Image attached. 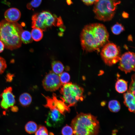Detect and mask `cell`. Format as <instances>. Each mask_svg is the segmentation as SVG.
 <instances>
[{"label":"cell","mask_w":135,"mask_h":135,"mask_svg":"<svg viewBox=\"0 0 135 135\" xmlns=\"http://www.w3.org/2000/svg\"><path fill=\"white\" fill-rule=\"evenodd\" d=\"M19 100L20 104L22 106H26L31 104L32 101V98L29 93L24 92L20 96Z\"/></svg>","instance_id":"9a60e30c"},{"label":"cell","mask_w":135,"mask_h":135,"mask_svg":"<svg viewBox=\"0 0 135 135\" xmlns=\"http://www.w3.org/2000/svg\"><path fill=\"white\" fill-rule=\"evenodd\" d=\"M128 82L122 79L118 80L116 82L115 88L118 92L122 93L126 92L128 89Z\"/></svg>","instance_id":"2e32d148"},{"label":"cell","mask_w":135,"mask_h":135,"mask_svg":"<svg viewBox=\"0 0 135 135\" xmlns=\"http://www.w3.org/2000/svg\"><path fill=\"white\" fill-rule=\"evenodd\" d=\"M44 88L46 91L54 92L58 90L62 85L59 75L52 71L50 72L45 76L42 81Z\"/></svg>","instance_id":"9c48e42d"},{"label":"cell","mask_w":135,"mask_h":135,"mask_svg":"<svg viewBox=\"0 0 135 135\" xmlns=\"http://www.w3.org/2000/svg\"><path fill=\"white\" fill-rule=\"evenodd\" d=\"M135 75L133 74L132 77V81L130 85L129 90H128L135 96Z\"/></svg>","instance_id":"4316f807"},{"label":"cell","mask_w":135,"mask_h":135,"mask_svg":"<svg viewBox=\"0 0 135 135\" xmlns=\"http://www.w3.org/2000/svg\"><path fill=\"white\" fill-rule=\"evenodd\" d=\"M42 0H32L26 6L28 9L30 10L38 7L41 4Z\"/></svg>","instance_id":"cb8c5ba5"},{"label":"cell","mask_w":135,"mask_h":135,"mask_svg":"<svg viewBox=\"0 0 135 135\" xmlns=\"http://www.w3.org/2000/svg\"><path fill=\"white\" fill-rule=\"evenodd\" d=\"M4 47V43L0 40V53L2 52L3 51Z\"/></svg>","instance_id":"f546056e"},{"label":"cell","mask_w":135,"mask_h":135,"mask_svg":"<svg viewBox=\"0 0 135 135\" xmlns=\"http://www.w3.org/2000/svg\"><path fill=\"white\" fill-rule=\"evenodd\" d=\"M32 28H38L43 31L52 26H60L63 22L60 16L57 17L50 12L44 11L34 14L32 18Z\"/></svg>","instance_id":"8992f818"},{"label":"cell","mask_w":135,"mask_h":135,"mask_svg":"<svg viewBox=\"0 0 135 135\" xmlns=\"http://www.w3.org/2000/svg\"><path fill=\"white\" fill-rule=\"evenodd\" d=\"M35 135H48V132L45 126L40 125L39 126Z\"/></svg>","instance_id":"d4e9b609"},{"label":"cell","mask_w":135,"mask_h":135,"mask_svg":"<svg viewBox=\"0 0 135 135\" xmlns=\"http://www.w3.org/2000/svg\"><path fill=\"white\" fill-rule=\"evenodd\" d=\"M122 16L123 18H126L128 17L129 14L127 12H123L122 14Z\"/></svg>","instance_id":"1f68e13d"},{"label":"cell","mask_w":135,"mask_h":135,"mask_svg":"<svg viewBox=\"0 0 135 135\" xmlns=\"http://www.w3.org/2000/svg\"><path fill=\"white\" fill-rule=\"evenodd\" d=\"M51 65L52 72L58 75L62 72L64 70V66L62 63L59 61L53 62Z\"/></svg>","instance_id":"ac0fdd59"},{"label":"cell","mask_w":135,"mask_h":135,"mask_svg":"<svg viewBox=\"0 0 135 135\" xmlns=\"http://www.w3.org/2000/svg\"><path fill=\"white\" fill-rule=\"evenodd\" d=\"M2 99L0 103L1 107L7 110L14 106L15 103V96L12 92V88L10 86L5 88L0 94Z\"/></svg>","instance_id":"7c38bea8"},{"label":"cell","mask_w":135,"mask_h":135,"mask_svg":"<svg viewBox=\"0 0 135 135\" xmlns=\"http://www.w3.org/2000/svg\"><path fill=\"white\" fill-rule=\"evenodd\" d=\"M61 132L62 135H74L72 127L67 125L62 128Z\"/></svg>","instance_id":"484cf974"},{"label":"cell","mask_w":135,"mask_h":135,"mask_svg":"<svg viewBox=\"0 0 135 135\" xmlns=\"http://www.w3.org/2000/svg\"><path fill=\"white\" fill-rule=\"evenodd\" d=\"M120 2L118 0H98L94 4L93 8L95 18L104 22L111 20L114 16L118 5Z\"/></svg>","instance_id":"277c9868"},{"label":"cell","mask_w":135,"mask_h":135,"mask_svg":"<svg viewBox=\"0 0 135 135\" xmlns=\"http://www.w3.org/2000/svg\"><path fill=\"white\" fill-rule=\"evenodd\" d=\"M102 47L100 54L106 64L111 66L119 61L121 56L119 46L114 43L108 42Z\"/></svg>","instance_id":"52a82bcc"},{"label":"cell","mask_w":135,"mask_h":135,"mask_svg":"<svg viewBox=\"0 0 135 135\" xmlns=\"http://www.w3.org/2000/svg\"><path fill=\"white\" fill-rule=\"evenodd\" d=\"M60 81L62 85L69 82L70 76L69 74L66 72H62L59 75Z\"/></svg>","instance_id":"603a6c76"},{"label":"cell","mask_w":135,"mask_h":135,"mask_svg":"<svg viewBox=\"0 0 135 135\" xmlns=\"http://www.w3.org/2000/svg\"><path fill=\"white\" fill-rule=\"evenodd\" d=\"M6 67L7 65L5 60L0 56V74L4 72Z\"/></svg>","instance_id":"83f0119b"},{"label":"cell","mask_w":135,"mask_h":135,"mask_svg":"<svg viewBox=\"0 0 135 135\" xmlns=\"http://www.w3.org/2000/svg\"><path fill=\"white\" fill-rule=\"evenodd\" d=\"M43 30L38 28H33L31 32V35L33 40L36 42L40 40L43 36Z\"/></svg>","instance_id":"e0dca14e"},{"label":"cell","mask_w":135,"mask_h":135,"mask_svg":"<svg viewBox=\"0 0 135 135\" xmlns=\"http://www.w3.org/2000/svg\"><path fill=\"white\" fill-rule=\"evenodd\" d=\"M21 13L17 8H11L6 10L4 14L5 20L11 22H16L20 18Z\"/></svg>","instance_id":"4fadbf2b"},{"label":"cell","mask_w":135,"mask_h":135,"mask_svg":"<svg viewBox=\"0 0 135 135\" xmlns=\"http://www.w3.org/2000/svg\"><path fill=\"white\" fill-rule=\"evenodd\" d=\"M74 135H98L99 122L96 117L91 114L80 113L71 122Z\"/></svg>","instance_id":"3957f363"},{"label":"cell","mask_w":135,"mask_h":135,"mask_svg":"<svg viewBox=\"0 0 135 135\" xmlns=\"http://www.w3.org/2000/svg\"><path fill=\"white\" fill-rule=\"evenodd\" d=\"M42 95L45 98L46 101V103L44 105L45 107L48 108L50 110L56 109L65 116L66 112H70V108L62 100H58L55 93L53 94L52 98L45 96L43 94Z\"/></svg>","instance_id":"ba28073f"},{"label":"cell","mask_w":135,"mask_h":135,"mask_svg":"<svg viewBox=\"0 0 135 135\" xmlns=\"http://www.w3.org/2000/svg\"><path fill=\"white\" fill-rule=\"evenodd\" d=\"M85 4L90 6L94 4L98 0H81Z\"/></svg>","instance_id":"f1b7e54d"},{"label":"cell","mask_w":135,"mask_h":135,"mask_svg":"<svg viewBox=\"0 0 135 135\" xmlns=\"http://www.w3.org/2000/svg\"><path fill=\"white\" fill-rule=\"evenodd\" d=\"M118 68L126 74L135 70V54L126 52L121 56Z\"/></svg>","instance_id":"30bf717a"},{"label":"cell","mask_w":135,"mask_h":135,"mask_svg":"<svg viewBox=\"0 0 135 135\" xmlns=\"http://www.w3.org/2000/svg\"><path fill=\"white\" fill-rule=\"evenodd\" d=\"M23 30L21 24L5 20L0 22V40L5 48L13 50L20 47L22 42L21 34Z\"/></svg>","instance_id":"7a4b0ae2"},{"label":"cell","mask_w":135,"mask_h":135,"mask_svg":"<svg viewBox=\"0 0 135 135\" xmlns=\"http://www.w3.org/2000/svg\"><path fill=\"white\" fill-rule=\"evenodd\" d=\"M109 35L102 24L94 23L85 26L80 36L81 46L86 52L99 50L108 42Z\"/></svg>","instance_id":"6da1fadb"},{"label":"cell","mask_w":135,"mask_h":135,"mask_svg":"<svg viewBox=\"0 0 135 135\" xmlns=\"http://www.w3.org/2000/svg\"><path fill=\"white\" fill-rule=\"evenodd\" d=\"M25 129L26 131L28 133L30 134H34L38 129L37 125L35 122L30 121L26 124Z\"/></svg>","instance_id":"ffe728a7"},{"label":"cell","mask_w":135,"mask_h":135,"mask_svg":"<svg viewBox=\"0 0 135 135\" xmlns=\"http://www.w3.org/2000/svg\"><path fill=\"white\" fill-rule=\"evenodd\" d=\"M20 39L22 42L25 44L30 43L32 42L31 33L26 30H23L20 35Z\"/></svg>","instance_id":"d6986e66"},{"label":"cell","mask_w":135,"mask_h":135,"mask_svg":"<svg viewBox=\"0 0 135 135\" xmlns=\"http://www.w3.org/2000/svg\"><path fill=\"white\" fill-rule=\"evenodd\" d=\"M11 110L13 112H16L18 110V107L16 106H13L11 107Z\"/></svg>","instance_id":"4dcf8cb0"},{"label":"cell","mask_w":135,"mask_h":135,"mask_svg":"<svg viewBox=\"0 0 135 135\" xmlns=\"http://www.w3.org/2000/svg\"><path fill=\"white\" fill-rule=\"evenodd\" d=\"M65 116L56 109L50 110L45 121L49 127L57 128L60 126L64 120Z\"/></svg>","instance_id":"8fae6325"},{"label":"cell","mask_w":135,"mask_h":135,"mask_svg":"<svg viewBox=\"0 0 135 135\" xmlns=\"http://www.w3.org/2000/svg\"><path fill=\"white\" fill-rule=\"evenodd\" d=\"M60 88V91L62 96L60 98L69 107L83 100L84 89L78 85L68 82L62 85Z\"/></svg>","instance_id":"5b68a950"},{"label":"cell","mask_w":135,"mask_h":135,"mask_svg":"<svg viewBox=\"0 0 135 135\" xmlns=\"http://www.w3.org/2000/svg\"><path fill=\"white\" fill-rule=\"evenodd\" d=\"M124 103L130 112H135V96L128 91L124 94Z\"/></svg>","instance_id":"5bb4252c"},{"label":"cell","mask_w":135,"mask_h":135,"mask_svg":"<svg viewBox=\"0 0 135 135\" xmlns=\"http://www.w3.org/2000/svg\"><path fill=\"white\" fill-rule=\"evenodd\" d=\"M108 108L112 112H117L120 110V105L119 102L116 100L110 101L108 104Z\"/></svg>","instance_id":"44dd1931"},{"label":"cell","mask_w":135,"mask_h":135,"mask_svg":"<svg viewBox=\"0 0 135 135\" xmlns=\"http://www.w3.org/2000/svg\"><path fill=\"white\" fill-rule=\"evenodd\" d=\"M124 30V26L121 24L117 22L111 28L112 33L115 34H120Z\"/></svg>","instance_id":"7402d4cb"}]
</instances>
